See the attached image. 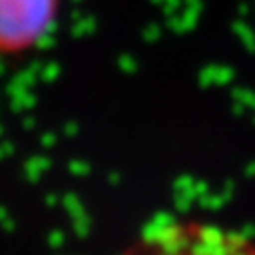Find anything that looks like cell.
Masks as SVG:
<instances>
[{
  "instance_id": "cell-1",
  "label": "cell",
  "mask_w": 255,
  "mask_h": 255,
  "mask_svg": "<svg viewBox=\"0 0 255 255\" xmlns=\"http://www.w3.org/2000/svg\"><path fill=\"white\" fill-rule=\"evenodd\" d=\"M60 0H0V58L38 47L55 26Z\"/></svg>"
}]
</instances>
